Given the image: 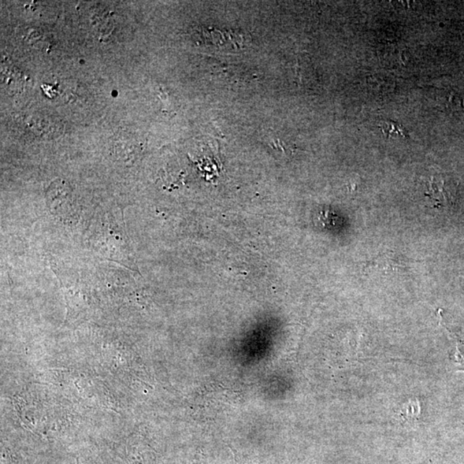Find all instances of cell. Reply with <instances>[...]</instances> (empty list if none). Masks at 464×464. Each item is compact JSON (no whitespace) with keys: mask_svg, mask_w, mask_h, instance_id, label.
<instances>
[{"mask_svg":"<svg viewBox=\"0 0 464 464\" xmlns=\"http://www.w3.org/2000/svg\"><path fill=\"white\" fill-rule=\"evenodd\" d=\"M407 266V262L402 256L396 254L395 252L389 251L371 260V261L366 263L365 269L377 271V272L384 274H391L405 269Z\"/></svg>","mask_w":464,"mask_h":464,"instance_id":"6da1fadb","label":"cell"},{"mask_svg":"<svg viewBox=\"0 0 464 464\" xmlns=\"http://www.w3.org/2000/svg\"><path fill=\"white\" fill-rule=\"evenodd\" d=\"M421 414V406L417 399L410 401L401 408L399 417L405 422L417 421Z\"/></svg>","mask_w":464,"mask_h":464,"instance_id":"7a4b0ae2","label":"cell"},{"mask_svg":"<svg viewBox=\"0 0 464 464\" xmlns=\"http://www.w3.org/2000/svg\"><path fill=\"white\" fill-rule=\"evenodd\" d=\"M452 340L455 343V350L451 355V361L453 365H454V368L458 371H464V343L459 338L449 331Z\"/></svg>","mask_w":464,"mask_h":464,"instance_id":"3957f363","label":"cell"},{"mask_svg":"<svg viewBox=\"0 0 464 464\" xmlns=\"http://www.w3.org/2000/svg\"><path fill=\"white\" fill-rule=\"evenodd\" d=\"M380 128L383 130L386 135H392L393 133L407 137L406 129L403 128L398 124L392 121H384L383 124L380 126Z\"/></svg>","mask_w":464,"mask_h":464,"instance_id":"277c9868","label":"cell"}]
</instances>
